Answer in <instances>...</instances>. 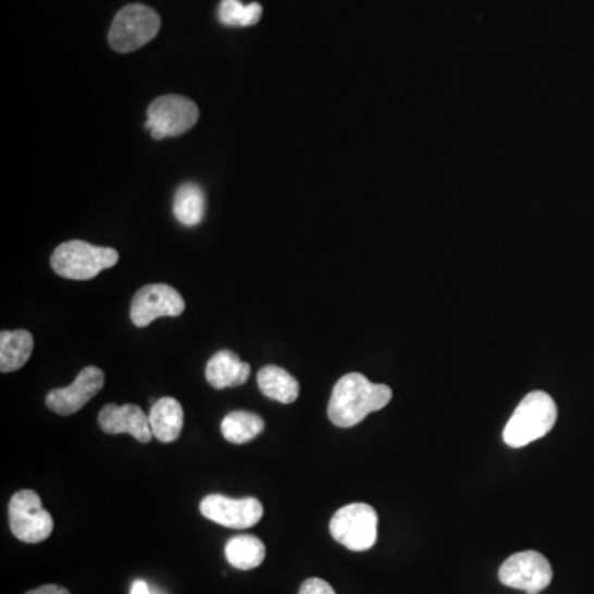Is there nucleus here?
Masks as SVG:
<instances>
[{
	"label": "nucleus",
	"mask_w": 594,
	"mask_h": 594,
	"mask_svg": "<svg viewBox=\"0 0 594 594\" xmlns=\"http://www.w3.org/2000/svg\"><path fill=\"white\" fill-rule=\"evenodd\" d=\"M331 535L349 550H370L379 536V516L369 504L342 507L332 517Z\"/></svg>",
	"instance_id": "obj_5"
},
{
	"label": "nucleus",
	"mask_w": 594,
	"mask_h": 594,
	"mask_svg": "<svg viewBox=\"0 0 594 594\" xmlns=\"http://www.w3.org/2000/svg\"><path fill=\"white\" fill-rule=\"evenodd\" d=\"M299 594H335L334 587L321 578H309L302 583Z\"/></svg>",
	"instance_id": "obj_21"
},
{
	"label": "nucleus",
	"mask_w": 594,
	"mask_h": 594,
	"mask_svg": "<svg viewBox=\"0 0 594 594\" xmlns=\"http://www.w3.org/2000/svg\"><path fill=\"white\" fill-rule=\"evenodd\" d=\"M98 423L107 434H131L139 443H149L154 436L149 414L137 405H107L99 411Z\"/></svg>",
	"instance_id": "obj_12"
},
{
	"label": "nucleus",
	"mask_w": 594,
	"mask_h": 594,
	"mask_svg": "<svg viewBox=\"0 0 594 594\" xmlns=\"http://www.w3.org/2000/svg\"><path fill=\"white\" fill-rule=\"evenodd\" d=\"M500 583L527 594H539L550 586L554 570L550 561L539 552H520L504 561L499 570Z\"/></svg>",
	"instance_id": "obj_8"
},
{
	"label": "nucleus",
	"mask_w": 594,
	"mask_h": 594,
	"mask_svg": "<svg viewBox=\"0 0 594 594\" xmlns=\"http://www.w3.org/2000/svg\"><path fill=\"white\" fill-rule=\"evenodd\" d=\"M185 311L184 297L169 284L140 287L131 302V321L136 327H147L159 318H178Z\"/></svg>",
	"instance_id": "obj_9"
},
{
	"label": "nucleus",
	"mask_w": 594,
	"mask_h": 594,
	"mask_svg": "<svg viewBox=\"0 0 594 594\" xmlns=\"http://www.w3.org/2000/svg\"><path fill=\"white\" fill-rule=\"evenodd\" d=\"M9 523L15 539L25 543L45 542L53 532L52 516L41 506L40 495L30 488L12 495Z\"/></svg>",
	"instance_id": "obj_7"
},
{
	"label": "nucleus",
	"mask_w": 594,
	"mask_h": 594,
	"mask_svg": "<svg viewBox=\"0 0 594 594\" xmlns=\"http://www.w3.org/2000/svg\"><path fill=\"white\" fill-rule=\"evenodd\" d=\"M258 386L261 393L268 396L270 400L280 401V404H294L299 396V382L290 375L287 370L276 366H267L258 372Z\"/></svg>",
	"instance_id": "obj_16"
},
{
	"label": "nucleus",
	"mask_w": 594,
	"mask_h": 594,
	"mask_svg": "<svg viewBox=\"0 0 594 594\" xmlns=\"http://www.w3.org/2000/svg\"><path fill=\"white\" fill-rule=\"evenodd\" d=\"M27 594H70V591L59 584H45L37 590L28 591Z\"/></svg>",
	"instance_id": "obj_22"
},
{
	"label": "nucleus",
	"mask_w": 594,
	"mask_h": 594,
	"mask_svg": "<svg viewBox=\"0 0 594 594\" xmlns=\"http://www.w3.org/2000/svg\"><path fill=\"white\" fill-rule=\"evenodd\" d=\"M34 352V335L28 331H4L0 334V372L21 370Z\"/></svg>",
	"instance_id": "obj_15"
},
{
	"label": "nucleus",
	"mask_w": 594,
	"mask_h": 594,
	"mask_svg": "<svg viewBox=\"0 0 594 594\" xmlns=\"http://www.w3.org/2000/svg\"><path fill=\"white\" fill-rule=\"evenodd\" d=\"M392 396L389 386L372 383L362 373H349L342 376L332 389L329 420L338 428L356 426L370 413L385 408Z\"/></svg>",
	"instance_id": "obj_1"
},
{
	"label": "nucleus",
	"mask_w": 594,
	"mask_h": 594,
	"mask_svg": "<svg viewBox=\"0 0 594 594\" xmlns=\"http://www.w3.org/2000/svg\"><path fill=\"white\" fill-rule=\"evenodd\" d=\"M149 423H151L152 434L161 443H174L181 436L182 426H184L182 405L172 396H164L152 405L149 411Z\"/></svg>",
	"instance_id": "obj_14"
},
{
	"label": "nucleus",
	"mask_w": 594,
	"mask_h": 594,
	"mask_svg": "<svg viewBox=\"0 0 594 594\" xmlns=\"http://www.w3.org/2000/svg\"><path fill=\"white\" fill-rule=\"evenodd\" d=\"M131 594H158L154 590L149 587V584L146 581L137 580L134 581L133 586H131Z\"/></svg>",
	"instance_id": "obj_23"
},
{
	"label": "nucleus",
	"mask_w": 594,
	"mask_h": 594,
	"mask_svg": "<svg viewBox=\"0 0 594 594\" xmlns=\"http://www.w3.org/2000/svg\"><path fill=\"white\" fill-rule=\"evenodd\" d=\"M197 104L178 95H165L154 99L147 110L146 129L156 140L177 137L197 124Z\"/></svg>",
	"instance_id": "obj_6"
},
{
	"label": "nucleus",
	"mask_w": 594,
	"mask_h": 594,
	"mask_svg": "<svg viewBox=\"0 0 594 594\" xmlns=\"http://www.w3.org/2000/svg\"><path fill=\"white\" fill-rule=\"evenodd\" d=\"M226 560L236 570H253L267 558V547L258 536L238 535L228 540L225 548Z\"/></svg>",
	"instance_id": "obj_18"
},
{
	"label": "nucleus",
	"mask_w": 594,
	"mask_h": 594,
	"mask_svg": "<svg viewBox=\"0 0 594 594\" xmlns=\"http://www.w3.org/2000/svg\"><path fill=\"white\" fill-rule=\"evenodd\" d=\"M557 417V405L548 393H529L510 417L504 430V441L510 448L529 446L554 430Z\"/></svg>",
	"instance_id": "obj_2"
},
{
	"label": "nucleus",
	"mask_w": 594,
	"mask_h": 594,
	"mask_svg": "<svg viewBox=\"0 0 594 594\" xmlns=\"http://www.w3.org/2000/svg\"><path fill=\"white\" fill-rule=\"evenodd\" d=\"M250 375V363L243 362L232 350H220L207 363V382L216 389L245 385Z\"/></svg>",
	"instance_id": "obj_13"
},
{
	"label": "nucleus",
	"mask_w": 594,
	"mask_h": 594,
	"mask_svg": "<svg viewBox=\"0 0 594 594\" xmlns=\"http://www.w3.org/2000/svg\"><path fill=\"white\" fill-rule=\"evenodd\" d=\"M264 420L250 411H232L222 421V434L233 444H246L264 431Z\"/></svg>",
	"instance_id": "obj_19"
},
{
	"label": "nucleus",
	"mask_w": 594,
	"mask_h": 594,
	"mask_svg": "<svg viewBox=\"0 0 594 594\" xmlns=\"http://www.w3.org/2000/svg\"><path fill=\"white\" fill-rule=\"evenodd\" d=\"M263 8L258 2L245 5L239 0H222L219 18L228 27H253L261 21Z\"/></svg>",
	"instance_id": "obj_20"
},
{
	"label": "nucleus",
	"mask_w": 594,
	"mask_h": 594,
	"mask_svg": "<svg viewBox=\"0 0 594 594\" xmlns=\"http://www.w3.org/2000/svg\"><path fill=\"white\" fill-rule=\"evenodd\" d=\"M120 255L113 248L89 245L82 239L63 243L53 251V271L65 280L86 281L98 276L101 271L116 267Z\"/></svg>",
	"instance_id": "obj_3"
},
{
	"label": "nucleus",
	"mask_w": 594,
	"mask_h": 594,
	"mask_svg": "<svg viewBox=\"0 0 594 594\" xmlns=\"http://www.w3.org/2000/svg\"><path fill=\"white\" fill-rule=\"evenodd\" d=\"M206 191L195 182L181 185L175 191L174 215L184 226H197L206 219Z\"/></svg>",
	"instance_id": "obj_17"
},
{
	"label": "nucleus",
	"mask_w": 594,
	"mask_h": 594,
	"mask_svg": "<svg viewBox=\"0 0 594 594\" xmlns=\"http://www.w3.org/2000/svg\"><path fill=\"white\" fill-rule=\"evenodd\" d=\"M104 386L103 370L98 367H86L76 376L75 382L66 388L48 392L45 404L50 410L62 417H70L82 410Z\"/></svg>",
	"instance_id": "obj_11"
},
{
	"label": "nucleus",
	"mask_w": 594,
	"mask_h": 594,
	"mask_svg": "<svg viewBox=\"0 0 594 594\" xmlns=\"http://www.w3.org/2000/svg\"><path fill=\"white\" fill-rule=\"evenodd\" d=\"M161 28L158 12L146 5L131 4L121 9L110 28V45L120 53H131L154 40Z\"/></svg>",
	"instance_id": "obj_4"
},
{
	"label": "nucleus",
	"mask_w": 594,
	"mask_h": 594,
	"mask_svg": "<svg viewBox=\"0 0 594 594\" xmlns=\"http://www.w3.org/2000/svg\"><path fill=\"white\" fill-rule=\"evenodd\" d=\"M200 512L206 519L226 527V529H251L263 517V506L255 497L232 499L222 494L207 495L200 504Z\"/></svg>",
	"instance_id": "obj_10"
}]
</instances>
